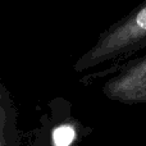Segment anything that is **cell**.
Segmentation results:
<instances>
[{
  "mask_svg": "<svg viewBox=\"0 0 146 146\" xmlns=\"http://www.w3.org/2000/svg\"><path fill=\"white\" fill-rule=\"evenodd\" d=\"M146 48V0L117 21L74 64L76 72L129 58Z\"/></svg>",
  "mask_w": 146,
  "mask_h": 146,
  "instance_id": "1",
  "label": "cell"
},
{
  "mask_svg": "<svg viewBox=\"0 0 146 146\" xmlns=\"http://www.w3.org/2000/svg\"><path fill=\"white\" fill-rule=\"evenodd\" d=\"M117 69L118 72L104 83V95L126 105L146 104V54Z\"/></svg>",
  "mask_w": 146,
  "mask_h": 146,
  "instance_id": "2",
  "label": "cell"
},
{
  "mask_svg": "<svg viewBox=\"0 0 146 146\" xmlns=\"http://www.w3.org/2000/svg\"><path fill=\"white\" fill-rule=\"evenodd\" d=\"M0 146H21L18 115L10 91L0 80Z\"/></svg>",
  "mask_w": 146,
  "mask_h": 146,
  "instance_id": "3",
  "label": "cell"
},
{
  "mask_svg": "<svg viewBox=\"0 0 146 146\" xmlns=\"http://www.w3.org/2000/svg\"><path fill=\"white\" fill-rule=\"evenodd\" d=\"M76 139V129L69 123H64L54 128L51 133L53 146H71Z\"/></svg>",
  "mask_w": 146,
  "mask_h": 146,
  "instance_id": "4",
  "label": "cell"
},
{
  "mask_svg": "<svg viewBox=\"0 0 146 146\" xmlns=\"http://www.w3.org/2000/svg\"><path fill=\"white\" fill-rule=\"evenodd\" d=\"M144 146H146V145H144Z\"/></svg>",
  "mask_w": 146,
  "mask_h": 146,
  "instance_id": "5",
  "label": "cell"
}]
</instances>
